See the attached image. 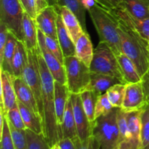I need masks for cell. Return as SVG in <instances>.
<instances>
[{
    "mask_svg": "<svg viewBox=\"0 0 149 149\" xmlns=\"http://www.w3.org/2000/svg\"><path fill=\"white\" fill-rule=\"evenodd\" d=\"M39 71L42 79L44 112V135L50 147L63 138L57 120L55 106V79L43 59L40 49L36 48Z\"/></svg>",
    "mask_w": 149,
    "mask_h": 149,
    "instance_id": "obj_1",
    "label": "cell"
},
{
    "mask_svg": "<svg viewBox=\"0 0 149 149\" xmlns=\"http://www.w3.org/2000/svg\"><path fill=\"white\" fill-rule=\"evenodd\" d=\"M119 20V33L122 53L130 58L141 77L149 70V41Z\"/></svg>",
    "mask_w": 149,
    "mask_h": 149,
    "instance_id": "obj_2",
    "label": "cell"
},
{
    "mask_svg": "<svg viewBox=\"0 0 149 149\" xmlns=\"http://www.w3.org/2000/svg\"><path fill=\"white\" fill-rule=\"evenodd\" d=\"M100 42H106L116 55L122 53L118 33L119 20L110 10L97 4L88 10Z\"/></svg>",
    "mask_w": 149,
    "mask_h": 149,
    "instance_id": "obj_3",
    "label": "cell"
},
{
    "mask_svg": "<svg viewBox=\"0 0 149 149\" xmlns=\"http://www.w3.org/2000/svg\"><path fill=\"white\" fill-rule=\"evenodd\" d=\"M120 108L97 118L93 124L92 135L99 143L100 149H119V131L117 116Z\"/></svg>",
    "mask_w": 149,
    "mask_h": 149,
    "instance_id": "obj_4",
    "label": "cell"
},
{
    "mask_svg": "<svg viewBox=\"0 0 149 149\" xmlns=\"http://www.w3.org/2000/svg\"><path fill=\"white\" fill-rule=\"evenodd\" d=\"M90 69L91 73L116 77L122 81V84H126L121 71L117 55L106 42L100 41L95 48Z\"/></svg>",
    "mask_w": 149,
    "mask_h": 149,
    "instance_id": "obj_5",
    "label": "cell"
},
{
    "mask_svg": "<svg viewBox=\"0 0 149 149\" xmlns=\"http://www.w3.org/2000/svg\"><path fill=\"white\" fill-rule=\"evenodd\" d=\"M68 88L71 94H81L87 90L91 79L90 67L75 55L64 58Z\"/></svg>",
    "mask_w": 149,
    "mask_h": 149,
    "instance_id": "obj_6",
    "label": "cell"
},
{
    "mask_svg": "<svg viewBox=\"0 0 149 149\" xmlns=\"http://www.w3.org/2000/svg\"><path fill=\"white\" fill-rule=\"evenodd\" d=\"M25 10L20 0H0V22L23 42V19Z\"/></svg>",
    "mask_w": 149,
    "mask_h": 149,
    "instance_id": "obj_7",
    "label": "cell"
},
{
    "mask_svg": "<svg viewBox=\"0 0 149 149\" xmlns=\"http://www.w3.org/2000/svg\"><path fill=\"white\" fill-rule=\"evenodd\" d=\"M36 48L34 49H27L28 61L26 65H25L22 77L34 95L35 99H36L38 108H39V113L42 116L44 125L42 79H41L40 71H39Z\"/></svg>",
    "mask_w": 149,
    "mask_h": 149,
    "instance_id": "obj_8",
    "label": "cell"
},
{
    "mask_svg": "<svg viewBox=\"0 0 149 149\" xmlns=\"http://www.w3.org/2000/svg\"><path fill=\"white\" fill-rule=\"evenodd\" d=\"M38 45L44 61L55 81H58L61 84H66V75L64 65L61 63V61L55 57V55L47 47L45 41V34L39 29H38Z\"/></svg>",
    "mask_w": 149,
    "mask_h": 149,
    "instance_id": "obj_9",
    "label": "cell"
},
{
    "mask_svg": "<svg viewBox=\"0 0 149 149\" xmlns=\"http://www.w3.org/2000/svg\"><path fill=\"white\" fill-rule=\"evenodd\" d=\"M70 97L72 102L77 137L81 141H84L92 136L93 125L84 111L80 94H71Z\"/></svg>",
    "mask_w": 149,
    "mask_h": 149,
    "instance_id": "obj_10",
    "label": "cell"
},
{
    "mask_svg": "<svg viewBox=\"0 0 149 149\" xmlns=\"http://www.w3.org/2000/svg\"><path fill=\"white\" fill-rule=\"evenodd\" d=\"M141 81L126 84L125 97L121 109L126 112L141 111L148 104Z\"/></svg>",
    "mask_w": 149,
    "mask_h": 149,
    "instance_id": "obj_11",
    "label": "cell"
},
{
    "mask_svg": "<svg viewBox=\"0 0 149 149\" xmlns=\"http://www.w3.org/2000/svg\"><path fill=\"white\" fill-rule=\"evenodd\" d=\"M59 10L55 6H47L37 13L35 18L38 29L43 32L45 36L58 39L57 36V20Z\"/></svg>",
    "mask_w": 149,
    "mask_h": 149,
    "instance_id": "obj_12",
    "label": "cell"
},
{
    "mask_svg": "<svg viewBox=\"0 0 149 149\" xmlns=\"http://www.w3.org/2000/svg\"><path fill=\"white\" fill-rule=\"evenodd\" d=\"M141 111L127 112L129 138L119 146V149H141Z\"/></svg>",
    "mask_w": 149,
    "mask_h": 149,
    "instance_id": "obj_13",
    "label": "cell"
},
{
    "mask_svg": "<svg viewBox=\"0 0 149 149\" xmlns=\"http://www.w3.org/2000/svg\"><path fill=\"white\" fill-rule=\"evenodd\" d=\"M1 109L8 111L17 105V100L13 86V75L1 69Z\"/></svg>",
    "mask_w": 149,
    "mask_h": 149,
    "instance_id": "obj_14",
    "label": "cell"
},
{
    "mask_svg": "<svg viewBox=\"0 0 149 149\" xmlns=\"http://www.w3.org/2000/svg\"><path fill=\"white\" fill-rule=\"evenodd\" d=\"M111 11L118 19L124 22L131 29L138 31L143 37L149 40V18L144 20L136 18L131 15L122 6Z\"/></svg>",
    "mask_w": 149,
    "mask_h": 149,
    "instance_id": "obj_15",
    "label": "cell"
},
{
    "mask_svg": "<svg viewBox=\"0 0 149 149\" xmlns=\"http://www.w3.org/2000/svg\"><path fill=\"white\" fill-rule=\"evenodd\" d=\"M13 81L17 101L22 103L40 115L34 95L23 77H16L13 76Z\"/></svg>",
    "mask_w": 149,
    "mask_h": 149,
    "instance_id": "obj_16",
    "label": "cell"
},
{
    "mask_svg": "<svg viewBox=\"0 0 149 149\" xmlns=\"http://www.w3.org/2000/svg\"><path fill=\"white\" fill-rule=\"evenodd\" d=\"M122 83L118 78L105 74L91 73V79L87 90H92L97 96L106 93L112 86Z\"/></svg>",
    "mask_w": 149,
    "mask_h": 149,
    "instance_id": "obj_17",
    "label": "cell"
},
{
    "mask_svg": "<svg viewBox=\"0 0 149 149\" xmlns=\"http://www.w3.org/2000/svg\"><path fill=\"white\" fill-rule=\"evenodd\" d=\"M58 8L65 28L75 43L79 36L85 31L77 16L69 9L66 7H58Z\"/></svg>",
    "mask_w": 149,
    "mask_h": 149,
    "instance_id": "obj_18",
    "label": "cell"
},
{
    "mask_svg": "<svg viewBox=\"0 0 149 149\" xmlns=\"http://www.w3.org/2000/svg\"><path fill=\"white\" fill-rule=\"evenodd\" d=\"M94 49L88 32H84L75 42V56L89 67L93 61Z\"/></svg>",
    "mask_w": 149,
    "mask_h": 149,
    "instance_id": "obj_19",
    "label": "cell"
},
{
    "mask_svg": "<svg viewBox=\"0 0 149 149\" xmlns=\"http://www.w3.org/2000/svg\"><path fill=\"white\" fill-rule=\"evenodd\" d=\"M70 95L71 93L66 84H61L58 81H55V112H56L57 120H58L60 130H61V125L63 122L64 113H65V108H66Z\"/></svg>",
    "mask_w": 149,
    "mask_h": 149,
    "instance_id": "obj_20",
    "label": "cell"
},
{
    "mask_svg": "<svg viewBox=\"0 0 149 149\" xmlns=\"http://www.w3.org/2000/svg\"><path fill=\"white\" fill-rule=\"evenodd\" d=\"M17 105L26 129L44 135L43 121L40 115L20 102L17 101Z\"/></svg>",
    "mask_w": 149,
    "mask_h": 149,
    "instance_id": "obj_21",
    "label": "cell"
},
{
    "mask_svg": "<svg viewBox=\"0 0 149 149\" xmlns=\"http://www.w3.org/2000/svg\"><path fill=\"white\" fill-rule=\"evenodd\" d=\"M23 43L28 49H34L38 47V28L34 19L26 12L23 19Z\"/></svg>",
    "mask_w": 149,
    "mask_h": 149,
    "instance_id": "obj_22",
    "label": "cell"
},
{
    "mask_svg": "<svg viewBox=\"0 0 149 149\" xmlns=\"http://www.w3.org/2000/svg\"><path fill=\"white\" fill-rule=\"evenodd\" d=\"M57 36L64 57L75 55V43L67 31L60 13L57 20Z\"/></svg>",
    "mask_w": 149,
    "mask_h": 149,
    "instance_id": "obj_23",
    "label": "cell"
},
{
    "mask_svg": "<svg viewBox=\"0 0 149 149\" xmlns=\"http://www.w3.org/2000/svg\"><path fill=\"white\" fill-rule=\"evenodd\" d=\"M117 58L126 84L141 81L142 77L140 75L136 66L130 58L123 53L117 55Z\"/></svg>",
    "mask_w": 149,
    "mask_h": 149,
    "instance_id": "obj_24",
    "label": "cell"
},
{
    "mask_svg": "<svg viewBox=\"0 0 149 149\" xmlns=\"http://www.w3.org/2000/svg\"><path fill=\"white\" fill-rule=\"evenodd\" d=\"M61 130L63 138H67L74 140L77 137V127H76L71 97H69L66 108H65L63 119V122L61 125Z\"/></svg>",
    "mask_w": 149,
    "mask_h": 149,
    "instance_id": "obj_25",
    "label": "cell"
},
{
    "mask_svg": "<svg viewBox=\"0 0 149 149\" xmlns=\"http://www.w3.org/2000/svg\"><path fill=\"white\" fill-rule=\"evenodd\" d=\"M121 6L136 18H149V0H122Z\"/></svg>",
    "mask_w": 149,
    "mask_h": 149,
    "instance_id": "obj_26",
    "label": "cell"
},
{
    "mask_svg": "<svg viewBox=\"0 0 149 149\" xmlns=\"http://www.w3.org/2000/svg\"><path fill=\"white\" fill-rule=\"evenodd\" d=\"M28 61V49L22 41L18 40L12 63L13 76L22 77L25 65Z\"/></svg>",
    "mask_w": 149,
    "mask_h": 149,
    "instance_id": "obj_27",
    "label": "cell"
},
{
    "mask_svg": "<svg viewBox=\"0 0 149 149\" xmlns=\"http://www.w3.org/2000/svg\"><path fill=\"white\" fill-rule=\"evenodd\" d=\"M17 41L18 39H17V37L10 31L4 52H3L2 55L0 57L1 69L4 71H7L11 75H13L12 63H13V56H14L15 52Z\"/></svg>",
    "mask_w": 149,
    "mask_h": 149,
    "instance_id": "obj_28",
    "label": "cell"
},
{
    "mask_svg": "<svg viewBox=\"0 0 149 149\" xmlns=\"http://www.w3.org/2000/svg\"><path fill=\"white\" fill-rule=\"evenodd\" d=\"M58 7H66L69 9L79 20L83 29L85 32H87V26H86V11L84 7L81 4L80 0H58Z\"/></svg>",
    "mask_w": 149,
    "mask_h": 149,
    "instance_id": "obj_29",
    "label": "cell"
},
{
    "mask_svg": "<svg viewBox=\"0 0 149 149\" xmlns=\"http://www.w3.org/2000/svg\"><path fill=\"white\" fill-rule=\"evenodd\" d=\"M80 96H81L84 111H85L90 123L93 125V122L95 120V106L99 96H97L93 91L89 90H86L82 92L80 94Z\"/></svg>",
    "mask_w": 149,
    "mask_h": 149,
    "instance_id": "obj_30",
    "label": "cell"
},
{
    "mask_svg": "<svg viewBox=\"0 0 149 149\" xmlns=\"http://www.w3.org/2000/svg\"><path fill=\"white\" fill-rule=\"evenodd\" d=\"M1 141L0 149H15L6 113L1 109Z\"/></svg>",
    "mask_w": 149,
    "mask_h": 149,
    "instance_id": "obj_31",
    "label": "cell"
},
{
    "mask_svg": "<svg viewBox=\"0 0 149 149\" xmlns=\"http://www.w3.org/2000/svg\"><path fill=\"white\" fill-rule=\"evenodd\" d=\"M141 149H149V103L141 111Z\"/></svg>",
    "mask_w": 149,
    "mask_h": 149,
    "instance_id": "obj_32",
    "label": "cell"
},
{
    "mask_svg": "<svg viewBox=\"0 0 149 149\" xmlns=\"http://www.w3.org/2000/svg\"><path fill=\"white\" fill-rule=\"evenodd\" d=\"M125 87L126 84H114L112 86L107 92V95L113 107L114 108H122L123 104L124 97H125Z\"/></svg>",
    "mask_w": 149,
    "mask_h": 149,
    "instance_id": "obj_33",
    "label": "cell"
},
{
    "mask_svg": "<svg viewBox=\"0 0 149 149\" xmlns=\"http://www.w3.org/2000/svg\"><path fill=\"white\" fill-rule=\"evenodd\" d=\"M29 149H51L43 134H37L30 130L26 129Z\"/></svg>",
    "mask_w": 149,
    "mask_h": 149,
    "instance_id": "obj_34",
    "label": "cell"
},
{
    "mask_svg": "<svg viewBox=\"0 0 149 149\" xmlns=\"http://www.w3.org/2000/svg\"><path fill=\"white\" fill-rule=\"evenodd\" d=\"M118 127L119 131V146L127 141L129 138V129H128L127 113L122 109H119L117 116Z\"/></svg>",
    "mask_w": 149,
    "mask_h": 149,
    "instance_id": "obj_35",
    "label": "cell"
},
{
    "mask_svg": "<svg viewBox=\"0 0 149 149\" xmlns=\"http://www.w3.org/2000/svg\"><path fill=\"white\" fill-rule=\"evenodd\" d=\"M9 125H10L12 137H13L15 148L29 149V145H28L26 130L16 129L15 127H14L12 125H10V123H9Z\"/></svg>",
    "mask_w": 149,
    "mask_h": 149,
    "instance_id": "obj_36",
    "label": "cell"
},
{
    "mask_svg": "<svg viewBox=\"0 0 149 149\" xmlns=\"http://www.w3.org/2000/svg\"><path fill=\"white\" fill-rule=\"evenodd\" d=\"M113 108L114 107H113L111 102L109 101L107 93H106L99 96L95 106V119L100 116L109 113V112L111 111Z\"/></svg>",
    "mask_w": 149,
    "mask_h": 149,
    "instance_id": "obj_37",
    "label": "cell"
},
{
    "mask_svg": "<svg viewBox=\"0 0 149 149\" xmlns=\"http://www.w3.org/2000/svg\"><path fill=\"white\" fill-rule=\"evenodd\" d=\"M6 116L8 120V122L10 125H13L16 129L26 130V126L23 123V118L19 109L18 105L10 109L8 111L5 112Z\"/></svg>",
    "mask_w": 149,
    "mask_h": 149,
    "instance_id": "obj_38",
    "label": "cell"
},
{
    "mask_svg": "<svg viewBox=\"0 0 149 149\" xmlns=\"http://www.w3.org/2000/svg\"><path fill=\"white\" fill-rule=\"evenodd\" d=\"M45 41L47 47L49 49V50L55 55V57L61 61V63L64 65V58H65V57H64L62 49H61V45H60L58 39L45 35Z\"/></svg>",
    "mask_w": 149,
    "mask_h": 149,
    "instance_id": "obj_39",
    "label": "cell"
},
{
    "mask_svg": "<svg viewBox=\"0 0 149 149\" xmlns=\"http://www.w3.org/2000/svg\"><path fill=\"white\" fill-rule=\"evenodd\" d=\"M73 141L75 144L76 149H100V144L93 135L84 141H80L78 137L74 138Z\"/></svg>",
    "mask_w": 149,
    "mask_h": 149,
    "instance_id": "obj_40",
    "label": "cell"
},
{
    "mask_svg": "<svg viewBox=\"0 0 149 149\" xmlns=\"http://www.w3.org/2000/svg\"><path fill=\"white\" fill-rule=\"evenodd\" d=\"M10 31L3 23L0 22V57L2 55L5 45L8 39Z\"/></svg>",
    "mask_w": 149,
    "mask_h": 149,
    "instance_id": "obj_41",
    "label": "cell"
},
{
    "mask_svg": "<svg viewBox=\"0 0 149 149\" xmlns=\"http://www.w3.org/2000/svg\"><path fill=\"white\" fill-rule=\"evenodd\" d=\"M98 4L109 10H113L122 5V0H95Z\"/></svg>",
    "mask_w": 149,
    "mask_h": 149,
    "instance_id": "obj_42",
    "label": "cell"
},
{
    "mask_svg": "<svg viewBox=\"0 0 149 149\" xmlns=\"http://www.w3.org/2000/svg\"><path fill=\"white\" fill-rule=\"evenodd\" d=\"M141 83H142L143 89L145 93L146 98L147 102L149 103V70L142 77Z\"/></svg>",
    "mask_w": 149,
    "mask_h": 149,
    "instance_id": "obj_43",
    "label": "cell"
},
{
    "mask_svg": "<svg viewBox=\"0 0 149 149\" xmlns=\"http://www.w3.org/2000/svg\"><path fill=\"white\" fill-rule=\"evenodd\" d=\"M61 149H76L75 144L72 139L67 138H62L58 142Z\"/></svg>",
    "mask_w": 149,
    "mask_h": 149,
    "instance_id": "obj_44",
    "label": "cell"
},
{
    "mask_svg": "<svg viewBox=\"0 0 149 149\" xmlns=\"http://www.w3.org/2000/svg\"><path fill=\"white\" fill-rule=\"evenodd\" d=\"M83 7L85 8L87 11L90 10V9L93 8L95 4H97V1L95 0H80Z\"/></svg>",
    "mask_w": 149,
    "mask_h": 149,
    "instance_id": "obj_45",
    "label": "cell"
},
{
    "mask_svg": "<svg viewBox=\"0 0 149 149\" xmlns=\"http://www.w3.org/2000/svg\"><path fill=\"white\" fill-rule=\"evenodd\" d=\"M36 1V13H39L45 8H46L47 6H49L47 2V0H35Z\"/></svg>",
    "mask_w": 149,
    "mask_h": 149,
    "instance_id": "obj_46",
    "label": "cell"
},
{
    "mask_svg": "<svg viewBox=\"0 0 149 149\" xmlns=\"http://www.w3.org/2000/svg\"><path fill=\"white\" fill-rule=\"evenodd\" d=\"M20 3H21L22 6H23V9H24L25 12L29 14V0H20Z\"/></svg>",
    "mask_w": 149,
    "mask_h": 149,
    "instance_id": "obj_47",
    "label": "cell"
},
{
    "mask_svg": "<svg viewBox=\"0 0 149 149\" xmlns=\"http://www.w3.org/2000/svg\"><path fill=\"white\" fill-rule=\"evenodd\" d=\"M47 2L49 6H55L57 7L58 5V0H47Z\"/></svg>",
    "mask_w": 149,
    "mask_h": 149,
    "instance_id": "obj_48",
    "label": "cell"
},
{
    "mask_svg": "<svg viewBox=\"0 0 149 149\" xmlns=\"http://www.w3.org/2000/svg\"><path fill=\"white\" fill-rule=\"evenodd\" d=\"M51 149H61V147H60L59 144H58V143H56V144H55V145L52 146L51 147Z\"/></svg>",
    "mask_w": 149,
    "mask_h": 149,
    "instance_id": "obj_49",
    "label": "cell"
},
{
    "mask_svg": "<svg viewBox=\"0 0 149 149\" xmlns=\"http://www.w3.org/2000/svg\"><path fill=\"white\" fill-rule=\"evenodd\" d=\"M148 41H149V40H148Z\"/></svg>",
    "mask_w": 149,
    "mask_h": 149,
    "instance_id": "obj_50",
    "label": "cell"
}]
</instances>
